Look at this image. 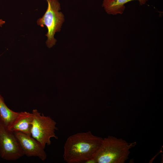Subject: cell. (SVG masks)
<instances>
[{
	"instance_id": "cell-1",
	"label": "cell",
	"mask_w": 163,
	"mask_h": 163,
	"mask_svg": "<svg viewBox=\"0 0 163 163\" xmlns=\"http://www.w3.org/2000/svg\"><path fill=\"white\" fill-rule=\"evenodd\" d=\"M102 139L93 135L90 131L69 136L64 146V161L68 163H86L93 158Z\"/></svg>"
},
{
	"instance_id": "cell-2",
	"label": "cell",
	"mask_w": 163,
	"mask_h": 163,
	"mask_svg": "<svg viewBox=\"0 0 163 163\" xmlns=\"http://www.w3.org/2000/svg\"><path fill=\"white\" fill-rule=\"evenodd\" d=\"M136 144L108 136L103 138L93 158L95 163H124L129 159L130 150Z\"/></svg>"
},
{
	"instance_id": "cell-3",
	"label": "cell",
	"mask_w": 163,
	"mask_h": 163,
	"mask_svg": "<svg viewBox=\"0 0 163 163\" xmlns=\"http://www.w3.org/2000/svg\"><path fill=\"white\" fill-rule=\"evenodd\" d=\"M48 4L47 10L42 17L38 19L37 23L38 25L47 28V46L51 48L56 41L54 37L56 33L59 32L64 21V16L59 11L60 4L57 0H46Z\"/></svg>"
},
{
	"instance_id": "cell-4",
	"label": "cell",
	"mask_w": 163,
	"mask_h": 163,
	"mask_svg": "<svg viewBox=\"0 0 163 163\" xmlns=\"http://www.w3.org/2000/svg\"><path fill=\"white\" fill-rule=\"evenodd\" d=\"M33 119L31 130V136L42 145L45 148L46 145H50L51 139H58L55 132L58 130L56 122L50 117L41 114L36 109L32 112Z\"/></svg>"
},
{
	"instance_id": "cell-5",
	"label": "cell",
	"mask_w": 163,
	"mask_h": 163,
	"mask_svg": "<svg viewBox=\"0 0 163 163\" xmlns=\"http://www.w3.org/2000/svg\"><path fill=\"white\" fill-rule=\"evenodd\" d=\"M24 155L14 132L0 122V156L8 161L17 160Z\"/></svg>"
},
{
	"instance_id": "cell-6",
	"label": "cell",
	"mask_w": 163,
	"mask_h": 163,
	"mask_svg": "<svg viewBox=\"0 0 163 163\" xmlns=\"http://www.w3.org/2000/svg\"><path fill=\"white\" fill-rule=\"evenodd\" d=\"M14 133L24 155L27 157H38L42 161L46 160L47 155L40 143L31 136L22 133Z\"/></svg>"
},
{
	"instance_id": "cell-7",
	"label": "cell",
	"mask_w": 163,
	"mask_h": 163,
	"mask_svg": "<svg viewBox=\"0 0 163 163\" xmlns=\"http://www.w3.org/2000/svg\"><path fill=\"white\" fill-rule=\"evenodd\" d=\"M33 119L32 113L26 111L19 112L17 117L8 128L13 132H20L31 136V130Z\"/></svg>"
},
{
	"instance_id": "cell-8",
	"label": "cell",
	"mask_w": 163,
	"mask_h": 163,
	"mask_svg": "<svg viewBox=\"0 0 163 163\" xmlns=\"http://www.w3.org/2000/svg\"><path fill=\"white\" fill-rule=\"evenodd\" d=\"M137 0L140 5L145 4L148 0H103L102 6L108 14H122L125 8V4L129 2Z\"/></svg>"
},
{
	"instance_id": "cell-9",
	"label": "cell",
	"mask_w": 163,
	"mask_h": 163,
	"mask_svg": "<svg viewBox=\"0 0 163 163\" xmlns=\"http://www.w3.org/2000/svg\"><path fill=\"white\" fill-rule=\"evenodd\" d=\"M18 113L10 109L5 104L3 98L0 94V122L8 128Z\"/></svg>"
},
{
	"instance_id": "cell-10",
	"label": "cell",
	"mask_w": 163,
	"mask_h": 163,
	"mask_svg": "<svg viewBox=\"0 0 163 163\" xmlns=\"http://www.w3.org/2000/svg\"><path fill=\"white\" fill-rule=\"evenodd\" d=\"M5 23V21L2 19H0V26H2Z\"/></svg>"
}]
</instances>
